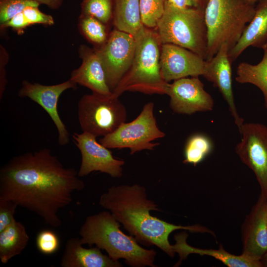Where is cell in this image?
Wrapping results in <instances>:
<instances>
[{
	"label": "cell",
	"instance_id": "obj_1",
	"mask_svg": "<svg viewBox=\"0 0 267 267\" xmlns=\"http://www.w3.org/2000/svg\"><path fill=\"white\" fill-rule=\"evenodd\" d=\"M47 148L15 156L0 170V200L34 212L46 224L60 226L59 210L69 205L85 183Z\"/></svg>",
	"mask_w": 267,
	"mask_h": 267
},
{
	"label": "cell",
	"instance_id": "obj_2",
	"mask_svg": "<svg viewBox=\"0 0 267 267\" xmlns=\"http://www.w3.org/2000/svg\"><path fill=\"white\" fill-rule=\"evenodd\" d=\"M98 203L110 212L139 244L156 246L171 258L176 253L174 246L169 240L172 232L183 229L213 233L200 225H176L152 216L150 211L160 210L153 201L148 199L145 187L138 184L112 185L100 196Z\"/></svg>",
	"mask_w": 267,
	"mask_h": 267
},
{
	"label": "cell",
	"instance_id": "obj_3",
	"mask_svg": "<svg viewBox=\"0 0 267 267\" xmlns=\"http://www.w3.org/2000/svg\"><path fill=\"white\" fill-rule=\"evenodd\" d=\"M120 227V223L108 210L89 216L79 230L81 242L83 245H95L113 260L123 259L130 266L156 267V251L141 246L133 236L126 234Z\"/></svg>",
	"mask_w": 267,
	"mask_h": 267
},
{
	"label": "cell",
	"instance_id": "obj_4",
	"mask_svg": "<svg viewBox=\"0 0 267 267\" xmlns=\"http://www.w3.org/2000/svg\"><path fill=\"white\" fill-rule=\"evenodd\" d=\"M135 38L136 46L133 63L112 95L119 97L126 91L166 94L169 83L161 74L162 43L156 29L145 27Z\"/></svg>",
	"mask_w": 267,
	"mask_h": 267
},
{
	"label": "cell",
	"instance_id": "obj_5",
	"mask_svg": "<svg viewBox=\"0 0 267 267\" xmlns=\"http://www.w3.org/2000/svg\"><path fill=\"white\" fill-rule=\"evenodd\" d=\"M255 7L245 0H208L204 9L206 61L210 60L223 44H227L229 50L234 47L253 18Z\"/></svg>",
	"mask_w": 267,
	"mask_h": 267
},
{
	"label": "cell",
	"instance_id": "obj_6",
	"mask_svg": "<svg viewBox=\"0 0 267 267\" xmlns=\"http://www.w3.org/2000/svg\"><path fill=\"white\" fill-rule=\"evenodd\" d=\"M155 29L162 44L182 47L206 60L208 37L204 9L179 8L167 0L164 14Z\"/></svg>",
	"mask_w": 267,
	"mask_h": 267
},
{
	"label": "cell",
	"instance_id": "obj_7",
	"mask_svg": "<svg viewBox=\"0 0 267 267\" xmlns=\"http://www.w3.org/2000/svg\"><path fill=\"white\" fill-rule=\"evenodd\" d=\"M78 116L83 132L103 136L126 122L127 110L118 97L92 92L84 95L78 101Z\"/></svg>",
	"mask_w": 267,
	"mask_h": 267
},
{
	"label": "cell",
	"instance_id": "obj_8",
	"mask_svg": "<svg viewBox=\"0 0 267 267\" xmlns=\"http://www.w3.org/2000/svg\"><path fill=\"white\" fill-rule=\"evenodd\" d=\"M152 102L145 104L133 121L122 123L112 133L102 136L99 142L109 148H129L130 154L143 150H154L159 143L152 141L165 136L158 127Z\"/></svg>",
	"mask_w": 267,
	"mask_h": 267
},
{
	"label": "cell",
	"instance_id": "obj_9",
	"mask_svg": "<svg viewBox=\"0 0 267 267\" xmlns=\"http://www.w3.org/2000/svg\"><path fill=\"white\" fill-rule=\"evenodd\" d=\"M136 46V39L132 35L115 29L110 32L102 46L94 47L101 60L112 92L131 67Z\"/></svg>",
	"mask_w": 267,
	"mask_h": 267
},
{
	"label": "cell",
	"instance_id": "obj_10",
	"mask_svg": "<svg viewBox=\"0 0 267 267\" xmlns=\"http://www.w3.org/2000/svg\"><path fill=\"white\" fill-rule=\"evenodd\" d=\"M239 133L241 138L236 146V153L255 174L261 194L267 197V126L244 123Z\"/></svg>",
	"mask_w": 267,
	"mask_h": 267
},
{
	"label": "cell",
	"instance_id": "obj_11",
	"mask_svg": "<svg viewBox=\"0 0 267 267\" xmlns=\"http://www.w3.org/2000/svg\"><path fill=\"white\" fill-rule=\"evenodd\" d=\"M96 137L83 132L72 134L73 142L81 155L78 176L81 178L98 171L113 178L121 177L125 161L114 157L110 149L98 142Z\"/></svg>",
	"mask_w": 267,
	"mask_h": 267
},
{
	"label": "cell",
	"instance_id": "obj_12",
	"mask_svg": "<svg viewBox=\"0 0 267 267\" xmlns=\"http://www.w3.org/2000/svg\"><path fill=\"white\" fill-rule=\"evenodd\" d=\"M77 84L70 79L62 83L54 85H44L31 83L24 80L18 92L20 97H28L40 105L48 114L58 132V142L65 146L70 141L69 133L62 121L57 109L58 99L61 94L69 89H76Z\"/></svg>",
	"mask_w": 267,
	"mask_h": 267
},
{
	"label": "cell",
	"instance_id": "obj_13",
	"mask_svg": "<svg viewBox=\"0 0 267 267\" xmlns=\"http://www.w3.org/2000/svg\"><path fill=\"white\" fill-rule=\"evenodd\" d=\"M170 107L178 114L191 115L213 110L214 102L198 77H186L168 84Z\"/></svg>",
	"mask_w": 267,
	"mask_h": 267
},
{
	"label": "cell",
	"instance_id": "obj_14",
	"mask_svg": "<svg viewBox=\"0 0 267 267\" xmlns=\"http://www.w3.org/2000/svg\"><path fill=\"white\" fill-rule=\"evenodd\" d=\"M207 62L199 55L187 49L171 44H162L161 74L167 83L188 77L204 76Z\"/></svg>",
	"mask_w": 267,
	"mask_h": 267
},
{
	"label": "cell",
	"instance_id": "obj_15",
	"mask_svg": "<svg viewBox=\"0 0 267 267\" xmlns=\"http://www.w3.org/2000/svg\"><path fill=\"white\" fill-rule=\"evenodd\" d=\"M267 203L260 194L241 227L242 253L260 260L267 251Z\"/></svg>",
	"mask_w": 267,
	"mask_h": 267
},
{
	"label": "cell",
	"instance_id": "obj_16",
	"mask_svg": "<svg viewBox=\"0 0 267 267\" xmlns=\"http://www.w3.org/2000/svg\"><path fill=\"white\" fill-rule=\"evenodd\" d=\"M229 48L227 44H222L209 61H207L204 77L218 88L226 101L229 110L240 132L244 122L237 112L234 99L231 79V64L229 58Z\"/></svg>",
	"mask_w": 267,
	"mask_h": 267
},
{
	"label": "cell",
	"instance_id": "obj_17",
	"mask_svg": "<svg viewBox=\"0 0 267 267\" xmlns=\"http://www.w3.org/2000/svg\"><path fill=\"white\" fill-rule=\"evenodd\" d=\"M78 52L82 62L78 68L72 72L70 79L77 85L90 89L92 93L111 95L112 92L107 84L105 72L96 49L81 45Z\"/></svg>",
	"mask_w": 267,
	"mask_h": 267
},
{
	"label": "cell",
	"instance_id": "obj_18",
	"mask_svg": "<svg viewBox=\"0 0 267 267\" xmlns=\"http://www.w3.org/2000/svg\"><path fill=\"white\" fill-rule=\"evenodd\" d=\"M80 238L72 237L66 242L60 260L62 267H121L122 264L103 254L95 246L83 247Z\"/></svg>",
	"mask_w": 267,
	"mask_h": 267
},
{
	"label": "cell",
	"instance_id": "obj_19",
	"mask_svg": "<svg viewBox=\"0 0 267 267\" xmlns=\"http://www.w3.org/2000/svg\"><path fill=\"white\" fill-rule=\"evenodd\" d=\"M255 12L236 44L228 53L232 63L248 47L263 48L267 45V0H260Z\"/></svg>",
	"mask_w": 267,
	"mask_h": 267
},
{
	"label": "cell",
	"instance_id": "obj_20",
	"mask_svg": "<svg viewBox=\"0 0 267 267\" xmlns=\"http://www.w3.org/2000/svg\"><path fill=\"white\" fill-rule=\"evenodd\" d=\"M186 233L175 236L176 244L174 245L180 261L185 259L191 254L211 256L220 261L228 267H263L260 259L242 253L235 255L227 252L220 245L219 249H199L189 245L186 241Z\"/></svg>",
	"mask_w": 267,
	"mask_h": 267
},
{
	"label": "cell",
	"instance_id": "obj_21",
	"mask_svg": "<svg viewBox=\"0 0 267 267\" xmlns=\"http://www.w3.org/2000/svg\"><path fill=\"white\" fill-rule=\"evenodd\" d=\"M112 24L115 29L137 37L144 28L139 0H113Z\"/></svg>",
	"mask_w": 267,
	"mask_h": 267
},
{
	"label": "cell",
	"instance_id": "obj_22",
	"mask_svg": "<svg viewBox=\"0 0 267 267\" xmlns=\"http://www.w3.org/2000/svg\"><path fill=\"white\" fill-rule=\"evenodd\" d=\"M29 240L25 226L15 220L0 231V262L6 264L11 259L20 254L26 247Z\"/></svg>",
	"mask_w": 267,
	"mask_h": 267
},
{
	"label": "cell",
	"instance_id": "obj_23",
	"mask_svg": "<svg viewBox=\"0 0 267 267\" xmlns=\"http://www.w3.org/2000/svg\"><path fill=\"white\" fill-rule=\"evenodd\" d=\"M264 54L261 61L253 65L247 62L240 63L236 69V81L240 84H250L262 92L265 105L267 104V45L262 48Z\"/></svg>",
	"mask_w": 267,
	"mask_h": 267
},
{
	"label": "cell",
	"instance_id": "obj_24",
	"mask_svg": "<svg viewBox=\"0 0 267 267\" xmlns=\"http://www.w3.org/2000/svg\"><path fill=\"white\" fill-rule=\"evenodd\" d=\"M78 25L80 33L94 47H100L108 38L109 26L93 17L80 14Z\"/></svg>",
	"mask_w": 267,
	"mask_h": 267
},
{
	"label": "cell",
	"instance_id": "obj_25",
	"mask_svg": "<svg viewBox=\"0 0 267 267\" xmlns=\"http://www.w3.org/2000/svg\"><path fill=\"white\" fill-rule=\"evenodd\" d=\"M212 149L211 141L207 136L202 134H194L185 144L183 163L196 166L205 158Z\"/></svg>",
	"mask_w": 267,
	"mask_h": 267
},
{
	"label": "cell",
	"instance_id": "obj_26",
	"mask_svg": "<svg viewBox=\"0 0 267 267\" xmlns=\"http://www.w3.org/2000/svg\"><path fill=\"white\" fill-rule=\"evenodd\" d=\"M81 14L93 17L109 26L113 20V0H83Z\"/></svg>",
	"mask_w": 267,
	"mask_h": 267
},
{
	"label": "cell",
	"instance_id": "obj_27",
	"mask_svg": "<svg viewBox=\"0 0 267 267\" xmlns=\"http://www.w3.org/2000/svg\"><path fill=\"white\" fill-rule=\"evenodd\" d=\"M167 0H139L141 22L149 29H156L162 18Z\"/></svg>",
	"mask_w": 267,
	"mask_h": 267
},
{
	"label": "cell",
	"instance_id": "obj_28",
	"mask_svg": "<svg viewBox=\"0 0 267 267\" xmlns=\"http://www.w3.org/2000/svg\"><path fill=\"white\" fill-rule=\"evenodd\" d=\"M40 5L32 0H0V23H5L27 7H39Z\"/></svg>",
	"mask_w": 267,
	"mask_h": 267
},
{
	"label": "cell",
	"instance_id": "obj_29",
	"mask_svg": "<svg viewBox=\"0 0 267 267\" xmlns=\"http://www.w3.org/2000/svg\"><path fill=\"white\" fill-rule=\"evenodd\" d=\"M36 243L38 250L45 255L54 254L59 247L58 237L50 230L40 231L37 235Z\"/></svg>",
	"mask_w": 267,
	"mask_h": 267
},
{
	"label": "cell",
	"instance_id": "obj_30",
	"mask_svg": "<svg viewBox=\"0 0 267 267\" xmlns=\"http://www.w3.org/2000/svg\"><path fill=\"white\" fill-rule=\"evenodd\" d=\"M38 7L29 6L23 11L30 26L34 24L53 25L54 21L52 16L41 12Z\"/></svg>",
	"mask_w": 267,
	"mask_h": 267
},
{
	"label": "cell",
	"instance_id": "obj_31",
	"mask_svg": "<svg viewBox=\"0 0 267 267\" xmlns=\"http://www.w3.org/2000/svg\"><path fill=\"white\" fill-rule=\"evenodd\" d=\"M18 205L6 200H0V231L9 226L15 220L14 215Z\"/></svg>",
	"mask_w": 267,
	"mask_h": 267
},
{
	"label": "cell",
	"instance_id": "obj_32",
	"mask_svg": "<svg viewBox=\"0 0 267 267\" xmlns=\"http://www.w3.org/2000/svg\"><path fill=\"white\" fill-rule=\"evenodd\" d=\"M30 25L23 12L19 13L8 21L0 24V29L11 27L18 33H22L24 29Z\"/></svg>",
	"mask_w": 267,
	"mask_h": 267
},
{
	"label": "cell",
	"instance_id": "obj_33",
	"mask_svg": "<svg viewBox=\"0 0 267 267\" xmlns=\"http://www.w3.org/2000/svg\"><path fill=\"white\" fill-rule=\"evenodd\" d=\"M0 51V99L1 100L7 84L5 66L8 61V55L6 50L1 45Z\"/></svg>",
	"mask_w": 267,
	"mask_h": 267
},
{
	"label": "cell",
	"instance_id": "obj_34",
	"mask_svg": "<svg viewBox=\"0 0 267 267\" xmlns=\"http://www.w3.org/2000/svg\"><path fill=\"white\" fill-rule=\"evenodd\" d=\"M41 4H45L52 9H57L62 5L64 0H32Z\"/></svg>",
	"mask_w": 267,
	"mask_h": 267
},
{
	"label": "cell",
	"instance_id": "obj_35",
	"mask_svg": "<svg viewBox=\"0 0 267 267\" xmlns=\"http://www.w3.org/2000/svg\"><path fill=\"white\" fill-rule=\"evenodd\" d=\"M172 5L179 8L194 7L191 0H167Z\"/></svg>",
	"mask_w": 267,
	"mask_h": 267
},
{
	"label": "cell",
	"instance_id": "obj_36",
	"mask_svg": "<svg viewBox=\"0 0 267 267\" xmlns=\"http://www.w3.org/2000/svg\"><path fill=\"white\" fill-rule=\"evenodd\" d=\"M193 3V6L202 9H205L206 5L208 0H191Z\"/></svg>",
	"mask_w": 267,
	"mask_h": 267
},
{
	"label": "cell",
	"instance_id": "obj_37",
	"mask_svg": "<svg viewBox=\"0 0 267 267\" xmlns=\"http://www.w3.org/2000/svg\"><path fill=\"white\" fill-rule=\"evenodd\" d=\"M260 261L263 266V267H267V251L262 256Z\"/></svg>",
	"mask_w": 267,
	"mask_h": 267
},
{
	"label": "cell",
	"instance_id": "obj_38",
	"mask_svg": "<svg viewBox=\"0 0 267 267\" xmlns=\"http://www.w3.org/2000/svg\"><path fill=\"white\" fill-rule=\"evenodd\" d=\"M245 0L250 4L255 5V3L258 2L260 0Z\"/></svg>",
	"mask_w": 267,
	"mask_h": 267
},
{
	"label": "cell",
	"instance_id": "obj_39",
	"mask_svg": "<svg viewBox=\"0 0 267 267\" xmlns=\"http://www.w3.org/2000/svg\"></svg>",
	"mask_w": 267,
	"mask_h": 267
},
{
	"label": "cell",
	"instance_id": "obj_40",
	"mask_svg": "<svg viewBox=\"0 0 267 267\" xmlns=\"http://www.w3.org/2000/svg\"><path fill=\"white\" fill-rule=\"evenodd\" d=\"M266 108L267 109V104L265 105Z\"/></svg>",
	"mask_w": 267,
	"mask_h": 267
}]
</instances>
